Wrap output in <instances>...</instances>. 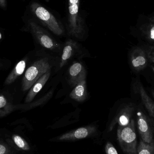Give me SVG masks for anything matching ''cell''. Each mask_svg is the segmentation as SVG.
Listing matches in <instances>:
<instances>
[{
	"instance_id": "9",
	"label": "cell",
	"mask_w": 154,
	"mask_h": 154,
	"mask_svg": "<svg viewBox=\"0 0 154 154\" xmlns=\"http://www.w3.org/2000/svg\"><path fill=\"white\" fill-rule=\"evenodd\" d=\"M134 92L138 95L143 106L148 115L154 120V101L148 96L142 83L139 81H135L134 84Z\"/></svg>"
},
{
	"instance_id": "13",
	"label": "cell",
	"mask_w": 154,
	"mask_h": 154,
	"mask_svg": "<svg viewBox=\"0 0 154 154\" xmlns=\"http://www.w3.org/2000/svg\"><path fill=\"white\" fill-rule=\"evenodd\" d=\"M88 96L86 82L84 79L80 82L75 87L70 94V97L72 99L82 102L86 99Z\"/></svg>"
},
{
	"instance_id": "19",
	"label": "cell",
	"mask_w": 154,
	"mask_h": 154,
	"mask_svg": "<svg viewBox=\"0 0 154 154\" xmlns=\"http://www.w3.org/2000/svg\"><path fill=\"white\" fill-rule=\"evenodd\" d=\"M146 50L149 61L154 64V46L149 47Z\"/></svg>"
},
{
	"instance_id": "11",
	"label": "cell",
	"mask_w": 154,
	"mask_h": 154,
	"mask_svg": "<svg viewBox=\"0 0 154 154\" xmlns=\"http://www.w3.org/2000/svg\"><path fill=\"white\" fill-rule=\"evenodd\" d=\"M51 71L47 72L46 74L42 76L36 82L33 84V86L31 88L29 91L26 98L25 102L26 103H30L34 99L35 96L39 92L43 86L46 84L50 76Z\"/></svg>"
},
{
	"instance_id": "2",
	"label": "cell",
	"mask_w": 154,
	"mask_h": 154,
	"mask_svg": "<svg viewBox=\"0 0 154 154\" xmlns=\"http://www.w3.org/2000/svg\"><path fill=\"white\" fill-rule=\"evenodd\" d=\"M51 65L48 59L42 58L35 61L25 72L22 81V89L26 91L31 88L42 76L51 71Z\"/></svg>"
},
{
	"instance_id": "16",
	"label": "cell",
	"mask_w": 154,
	"mask_h": 154,
	"mask_svg": "<svg viewBox=\"0 0 154 154\" xmlns=\"http://www.w3.org/2000/svg\"><path fill=\"white\" fill-rule=\"evenodd\" d=\"M137 154H154V143H147L141 139L137 147Z\"/></svg>"
},
{
	"instance_id": "21",
	"label": "cell",
	"mask_w": 154,
	"mask_h": 154,
	"mask_svg": "<svg viewBox=\"0 0 154 154\" xmlns=\"http://www.w3.org/2000/svg\"><path fill=\"white\" fill-rule=\"evenodd\" d=\"M0 5L3 8L6 7V1L5 0H0Z\"/></svg>"
},
{
	"instance_id": "15",
	"label": "cell",
	"mask_w": 154,
	"mask_h": 154,
	"mask_svg": "<svg viewBox=\"0 0 154 154\" xmlns=\"http://www.w3.org/2000/svg\"><path fill=\"white\" fill-rule=\"evenodd\" d=\"M15 108V106H14L4 95L1 94L0 96V115L1 117L4 116L11 113L14 110Z\"/></svg>"
},
{
	"instance_id": "23",
	"label": "cell",
	"mask_w": 154,
	"mask_h": 154,
	"mask_svg": "<svg viewBox=\"0 0 154 154\" xmlns=\"http://www.w3.org/2000/svg\"><path fill=\"white\" fill-rule=\"evenodd\" d=\"M152 97H153L154 99V91H152Z\"/></svg>"
},
{
	"instance_id": "17",
	"label": "cell",
	"mask_w": 154,
	"mask_h": 154,
	"mask_svg": "<svg viewBox=\"0 0 154 154\" xmlns=\"http://www.w3.org/2000/svg\"><path fill=\"white\" fill-rule=\"evenodd\" d=\"M75 136L78 139L85 138L88 134L87 129L84 128H80L76 130L75 132Z\"/></svg>"
},
{
	"instance_id": "20",
	"label": "cell",
	"mask_w": 154,
	"mask_h": 154,
	"mask_svg": "<svg viewBox=\"0 0 154 154\" xmlns=\"http://www.w3.org/2000/svg\"><path fill=\"white\" fill-rule=\"evenodd\" d=\"M14 140L16 145L20 148H23L24 147V143L23 139L18 136H15L14 137Z\"/></svg>"
},
{
	"instance_id": "12",
	"label": "cell",
	"mask_w": 154,
	"mask_h": 154,
	"mask_svg": "<svg viewBox=\"0 0 154 154\" xmlns=\"http://www.w3.org/2000/svg\"><path fill=\"white\" fill-rule=\"evenodd\" d=\"M77 48V44L74 41L69 39L66 42L63 48L60 62V67L61 68L66 65L68 61L74 56Z\"/></svg>"
},
{
	"instance_id": "6",
	"label": "cell",
	"mask_w": 154,
	"mask_h": 154,
	"mask_svg": "<svg viewBox=\"0 0 154 154\" xmlns=\"http://www.w3.org/2000/svg\"><path fill=\"white\" fill-rule=\"evenodd\" d=\"M30 27L33 35L43 48L52 51L57 50L60 48L59 44L37 23L34 22H30Z\"/></svg>"
},
{
	"instance_id": "10",
	"label": "cell",
	"mask_w": 154,
	"mask_h": 154,
	"mask_svg": "<svg viewBox=\"0 0 154 154\" xmlns=\"http://www.w3.org/2000/svg\"><path fill=\"white\" fill-rule=\"evenodd\" d=\"M86 71L83 65L76 62L70 67L68 71V82L71 87H75L80 82L86 79Z\"/></svg>"
},
{
	"instance_id": "1",
	"label": "cell",
	"mask_w": 154,
	"mask_h": 154,
	"mask_svg": "<svg viewBox=\"0 0 154 154\" xmlns=\"http://www.w3.org/2000/svg\"><path fill=\"white\" fill-rule=\"evenodd\" d=\"M117 137L119 145L124 153L137 154L135 123L134 119L127 125L118 126Z\"/></svg>"
},
{
	"instance_id": "7",
	"label": "cell",
	"mask_w": 154,
	"mask_h": 154,
	"mask_svg": "<svg viewBox=\"0 0 154 154\" xmlns=\"http://www.w3.org/2000/svg\"><path fill=\"white\" fill-rule=\"evenodd\" d=\"M135 105L133 103L125 104L120 107L109 126V130H113L116 124L118 126H124L131 122L133 115L136 111Z\"/></svg>"
},
{
	"instance_id": "4",
	"label": "cell",
	"mask_w": 154,
	"mask_h": 154,
	"mask_svg": "<svg viewBox=\"0 0 154 154\" xmlns=\"http://www.w3.org/2000/svg\"><path fill=\"white\" fill-rule=\"evenodd\" d=\"M137 128L142 140L147 143H154V120L140 108L136 112Z\"/></svg>"
},
{
	"instance_id": "14",
	"label": "cell",
	"mask_w": 154,
	"mask_h": 154,
	"mask_svg": "<svg viewBox=\"0 0 154 154\" xmlns=\"http://www.w3.org/2000/svg\"><path fill=\"white\" fill-rule=\"evenodd\" d=\"M27 59L25 58L24 59L19 61L12 71L6 78L5 82V85H9L15 81L18 77L22 75L25 70L27 64Z\"/></svg>"
},
{
	"instance_id": "22",
	"label": "cell",
	"mask_w": 154,
	"mask_h": 154,
	"mask_svg": "<svg viewBox=\"0 0 154 154\" xmlns=\"http://www.w3.org/2000/svg\"><path fill=\"white\" fill-rule=\"evenodd\" d=\"M5 152V148L3 146L0 145V154H4Z\"/></svg>"
},
{
	"instance_id": "5",
	"label": "cell",
	"mask_w": 154,
	"mask_h": 154,
	"mask_svg": "<svg viewBox=\"0 0 154 154\" xmlns=\"http://www.w3.org/2000/svg\"><path fill=\"white\" fill-rule=\"evenodd\" d=\"M80 0H69L68 28L70 34L80 38L84 32L83 23L79 14Z\"/></svg>"
},
{
	"instance_id": "8",
	"label": "cell",
	"mask_w": 154,
	"mask_h": 154,
	"mask_svg": "<svg viewBox=\"0 0 154 154\" xmlns=\"http://www.w3.org/2000/svg\"><path fill=\"white\" fill-rule=\"evenodd\" d=\"M149 60L146 50L141 47H135L132 49L129 56V62L132 69L139 72L147 67Z\"/></svg>"
},
{
	"instance_id": "3",
	"label": "cell",
	"mask_w": 154,
	"mask_h": 154,
	"mask_svg": "<svg viewBox=\"0 0 154 154\" xmlns=\"http://www.w3.org/2000/svg\"><path fill=\"white\" fill-rule=\"evenodd\" d=\"M30 8L34 15L53 33L57 35H61L63 33L62 27L55 17L47 9L35 2L31 5Z\"/></svg>"
},
{
	"instance_id": "24",
	"label": "cell",
	"mask_w": 154,
	"mask_h": 154,
	"mask_svg": "<svg viewBox=\"0 0 154 154\" xmlns=\"http://www.w3.org/2000/svg\"><path fill=\"white\" fill-rule=\"evenodd\" d=\"M152 70H153V71L154 72V66H152Z\"/></svg>"
},
{
	"instance_id": "18",
	"label": "cell",
	"mask_w": 154,
	"mask_h": 154,
	"mask_svg": "<svg viewBox=\"0 0 154 154\" xmlns=\"http://www.w3.org/2000/svg\"><path fill=\"white\" fill-rule=\"evenodd\" d=\"M105 152L106 154H118L116 149L111 143H108L106 145Z\"/></svg>"
}]
</instances>
